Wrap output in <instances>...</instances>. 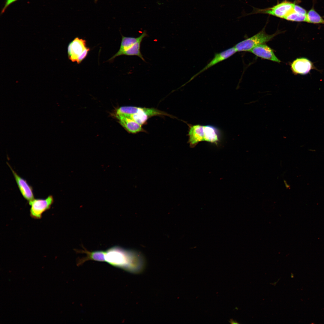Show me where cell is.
<instances>
[{
    "label": "cell",
    "instance_id": "obj_1",
    "mask_svg": "<svg viewBox=\"0 0 324 324\" xmlns=\"http://www.w3.org/2000/svg\"><path fill=\"white\" fill-rule=\"evenodd\" d=\"M105 251V261L114 266L132 272H139L144 267V258L136 251L114 246Z\"/></svg>",
    "mask_w": 324,
    "mask_h": 324
},
{
    "label": "cell",
    "instance_id": "obj_2",
    "mask_svg": "<svg viewBox=\"0 0 324 324\" xmlns=\"http://www.w3.org/2000/svg\"><path fill=\"white\" fill-rule=\"evenodd\" d=\"M116 114H121L132 119L142 125L149 118L157 116H166L172 117L171 115L154 108H147L133 106H122L116 110Z\"/></svg>",
    "mask_w": 324,
    "mask_h": 324
},
{
    "label": "cell",
    "instance_id": "obj_3",
    "mask_svg": "<svg viewBox=\"0 0 324 324\" xmlns=\"http://www.w3.org/2000/svg\"><path fill=\"white\" fill-rule=\"evenodd\" d=\"M278 33L269 35L266 33L263 28L252 37L238 43L234 46L237 52L250 51L255 46L270 40Z\"/></svg>",
    "mask_w": 324,
    "mask_h": 324
},
{
    "label": "cell",
    "instance_id": "obj_4",
    "mask_svg": "<svg viewBox=\"0 0 324 324\" xmlns=\"http://www.w3.org/2000/svg\"><path fill=\"white\" fill-rule=\"evenodd\" d=\"M54 202V197L51 195L45 199L34 198L28 202L30 217L35 219H41L43 214L50 209Z\"/></svg>",
    "mask_w": 324,
    "mask_h": 324
},
{
    "label": "cell",
    "instance_id": "obj_5",
    "mask_svg": "<svg viewBox=\"0 0 324 324\" xmlns=\"http://www.w3.org/2000/svg\"><path fill=\"white\" fill-rule=\"evenodd\" d=\"M295 4V3L285 0L271 8L263 9H256L254 12L266 14L284 19L293 11Z\"/></svg>",
    "mask_w": 324,
    "mask_h": 324
},
{
    "label": "cell",
    "instance_id": "obj_6",
    "mask_svg": "<svg viewBox=\"0 0 324 324\" xmlns=\"http://www.w3.org/2000/svg\"><path fill=\"white\" fill-rule=\"evenodd\" d=\"M7 164L13 174L20 192L28 202L34 198L32 187L24 178L20 176L12 168L8 162Z\"/></svg>",
    "mask_w": 324,
    "mask_h": 324
},
{
    "label": "cell",
    "instance_id": "obj_7",
    "mask_svg": "<svg viewBox=\"0 0 324 324\" xmlns=\"http://www.w3.org/2000/svg\"><path fill=\"white\" fill-rule=\"evenodd\" d=\"M85 40L76 37L68 45V58L72 62H77L79 57L87 49Z\"/></svg>",
    "mask_w": 324,
    "mask_h": 324
},
{
    "label": "cell",
    "instance_id": "obj_8",
    "mask_svg": "<svg viewBox=\"0 0 324 324\" xmlns=\"http://www.w3.org/2000/svg\"><path fill=\"white\" fill-rule=\"evenodd\" d=\"M236 52L237 51L236 49L234 46H233L220 52L215 53L213 58L210 62L200 71L192 76L185 84L190 81L198 75L208 69L229 58Z\"/></svg>",
    "mask_w": 324,
    "mask_h": 324
},
{
    "label": "cell",
    "instance_id": "obj_9",
    "mask_svg": "<svg viewBox=\"0 0 324 324\" xmlns=\"http://www.w3.org/2000/svg\"><path fill=\"white\" fill-rule=\"evenodd\" d=\"M291 69L295 75H306L310 71L316 69L313 63L305 57L298 58L291 63Z\"/></svg>",
    "mask_w": 324,
    "mask_h": 324
},
{
    "label": "cell",
    "instance_id": "obj_10",
    "mask_svg": "<svg viewBox=\"0 0 324 324\" xmlns=\"http://www.w3.org/2000/svg\"><path fill=\"white\" fill-rule=\"evenodd\" d=\"M83 249H75L77 253L85 254L86 256L79 258L77 261V265H80L88 260H94L99 262H105V251L100 250L90 251L83 247Z\"/></svg>",
    "mask_w": 324,
    "mask_h": 324
},
{
    "label": "cell",
    "instance_id": "obj_11",
    "mask_svg": "<svg viewBox=\"0 0 324 324\" xmlns=\"http://www.w3.org/2000/svg\"><path fill=\"white\" fill-rule=\"evenodd\" d=\"M188 126V142L190 146L193 147L199 142L204 141L203 126L200 124H189Z\"/></svg>",
    "mask_w": 324,
    "mask_h": 324
},
{
    "label": "cell",
    "instance_id": "obj_12",
    "mask_svg": "<svg viewBox=\"0 0 324 324\" xmlns=\"http://www.w3.org/2000/svg\"><path fill=\"white\" fill-rule=\"evenodd\" d=\"M148 36L146 31L144 30L142 34L137 37H127L122 35V39L119 49L118 52L109 61L112 60L116 57L121 56L122 53L127 50L135 43L141 39H143Z\"/></svg>",
    "mask_w": 324,
    "mask_h": 324
},
{
    "label": "cell",
    "instance_id": "obj_13",
    "mask_svg": "<svg viewBox=\"0 0 324 324\" xmlns=\"http://www.w3.org/2000/svg\"><path fill=\"white\" fill-rule=\"evenodd\" d=\"M249 52L262 58L279 63L280 62L276 57L273 50L265 44H259L254 47Z\"/></svg>",
    "mask_w": 324,
    "mask_h": 324
},
{
    "label": "cell",
    "instance_id": "obj_14",
    "mask_svg": "<svg viewBox=\"0 0 324 324\" xmlns=\"http://www.w3.org/2000/svg\"><path fill=\"white\" fill-rule=\"evenodd\" d=\"M120 124L130 133L135 134L144 132L142 125L130 118L121 114H116Z\"/></svg>",
    "mask_w": 324,
    "mask_h": 324
},
{
    "label": "cell",
    "instance_id": "obj_15",
    "mask_svg": "<svg viewBox=\"0 0 324 324\" xmlns=\"http://www.w3.org/2000/svg\"><path fill=\"white\" fill-rule=\"evenodd\" d=\"M204 141L217 144L219 141V132L216 127L211 125L203 126Z\"/></svg>",
    "mask_w": 324,
    "mask_h": 324
},
{
    "label": "cell",
    "instance_id": "obj_16",
    "mask_svg": "<svg viewBox=\"0 0 324 324\" xmlns=\"http://www.w3.org/2000/svg\"><path fill=\"white\" fill-rule=\"evenodd\" d=\"M142 40L143 39L140 40L136 42L131 47L124 52L122 55L137 56L142 61L145 62L140 51L141 44Z\"/></svg>",
    "mask_w": 324,
    "mask_h": 324
},
{
    "label": "cell",
    "instance_id": "obj_17",
    "mask_svg": "<svg viewBox=\"0 0 324 324\" xmlns=\"http://www.w3.org/2000/svg\"><path fill=\"white\" fill-rule=\"evenodd\" d=\"M306 17V22L314 24H324V19L313 8L309 11Z\"/></svg>",
    "mask_w": 324,
    "mask_h": 324
},
{
    "label": "cell",
    "instance_id": "obj_18",
    "mask_svg": "<svg viewBox=\"0 0 324 324\" xmlns=\"http://www.w3.org/2000/svg\"><path fill=\"white\" fill-rule=\"evenodd\" d=\"M285 19L293 22H306V15L299 14L293 11L287 15Z\"/></svg>",
    "mask_w": 324,
    "mask_h": 324
},
{
    "label": "cell",
    "instance_id": "obj_19",
    "mask_svg": "<svg viewBox=\"0 0 324 324\" xmlns=\"http://www.w3.org/2000/svg\"><path fill=\"white\" fill-rule=\"evenodd\" d=\"M293 10L294 12L300 15H306L307 13L305 9L295 4Z\"/></svg>",
    "mask_w": 324,
    "mask_h": 324
},
{
    "label": "cell",
    "instance_id": "obj_20",
    "mask_svg": "<svg viewBox=\"0 0 324 324\" xmlns=\"http://www.w3.org/2000/svg\"><path fill=\"white\" fill-rule=\"evenodd\" d=\"M18 0H6L4 6L1 12V13H3L7 8L11 4Z\"/></svg>",
    "mask_w": 324,
    "mask_h": 324
},
{
    "label": "cell",
    "instance_id": "obj_21",
    "mask_svg": "<svg viewBox=\"0 0 324 324\" xmlns=\"http://www.w3.org/2000/svg\"><path fill=\"white\" fill-rule=\"evenodd\" d=\"M229 322L232 324H238L239 323L236 320H234L232 319H231L229 320Z\"/></svg>",
    "mask_w": 324,
    "mask_h": 324
},
{
    "label": "cell",
    "instance_id": "obj_22",
    "mask_svg": "<svg viewBox=\"0 0 324 324\" xmlns=\"http://www.w3.org/2000/svg\"><path fill=\"white\" fill-rule=\"evenodd\" d=\"M98 1V0H94V2H95V3H97V2Z\"/></svg>",
    "mask_w": 324,
    "mask_h": 324
}]
</instances>
